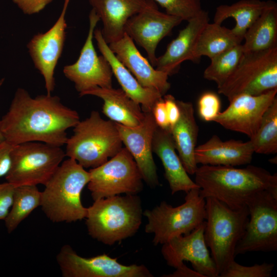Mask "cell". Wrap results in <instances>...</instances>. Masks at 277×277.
Returning a JSON list of instances; mask_svg holds the SVG:
<instances>
[{
  "label": "cell",
  "mask_w": 277,
  "mask_h": 277,
  "mask_svg": "<svg viewBox=\"0 0 277 277\" xmlns=\"http://www.w3.org/2000/svg\"><path fill=\"white\" fill-rule=\"evenodd\" d=\"M137 194L112 196L94 201L87 208L89 235L108 245L132 236L138 231L143 215Z\"/></svg>",
  "instance_id": "cell-3"
},
{
  "label": "cell",
  "mask_w": 277,
  "mask_h": 277,
  "mask_svg": "<svg viewBox=\"0 0 277 277\" xmlns=\"http://www.w3.org/2000/svg\"><path fill=\"white\" fill-rule=\"evenodd\" d=\"M73 128V134L65 144L66 156L84 168L100 166L123 148L115 122L102 118L97 111Z\"/></svg>",
  "instance_id": "cell-5"
},
{
  "label": "cell",
  "mask_w": 277,
  "mask_h": 277,
  "mask_svg": "<svg viewBox=\"0 0 277 277\" xmlns=\"http://www.w3.org/2000/svg\"><path fill=\"white\" fill-rule=\"evenodd\" d=\"M103 100V113L110 121L128 127L140 125L144 113L140 104L131 99L122 89L96 87L85 92Z\"/></svg>",
  "instance_id": "cell-26"
},
{
  "label": "cell",
  "mask_w": 277,
  "mask_h": 277,
  "mask_svg": "<svg viewBox=\"0 0 277 277\" xmlns=\"http://www.w3.org/2000/svg\"><path fill=\"white\" fill-rule=\"evenodd\" d=\"M242 43L244 53L277 46V5L268 1L260 15L246 32Z\"/></svg>",
  "instance_id": "cell-27"
},
{
  "label": "cell",
  "mask_w": 277,
  "mask_h": 277,
  "mask_svg": "<svg viewBox=\"0 0 277 277\" xmlns=\"http://www.w3.org/2000/svg\"><path fill=\"white\" fill-rule=\"evenodd\" d=\"M89 28L86 41L77 61L64 67L65 76L74 84L80 96L96 87H112V71L104 56H98L93 38L95 28L100 20L92 9L89 15Z\"/></svg>",
  "instance_id": "cell-12"
},
{
  "label": "cell",
  "mask_w": 277,
  "mask_h": 277,
  "mask_svg": "<svg viewBox=\"0 0 277 277\" xmlns=\"http://www.w3.org/2000/svg\"><path fill=\"white\" fill-rule=\"evenodd\" d=\"M205 221L189 234L174 237L163 244L162 255L167 264L176 268L189 262L203 277H217L215 264L204 239Z\"/></svg>",
  "instance_id": "cell-15"
},
{
  "label": "cell",
  "mask_w": 277,
  "mask_h": 277,
  "mask_svg": "<svg viewBox=\"0 0 277 277\" xmlns=\"http://www.w3.org/2000/svg\"><path fill=\"white\" fill-rule=\"evenodd\" d=\"M80 121L78 112L51 94L31 97L18 88L8 111L0 120V130L13 145L40 142L59 147L68 139L66 131Z\"/></svg>",
  "instance_id": "cell-1"
},
{
  "label": "cell",
  "mask_w": 277,
  "mask_h": 277,
  "mask_svg": "<svg viewBox=\"0 0 277 277\" xmlns=\"http://www.w3.org/2000/svg\"><path fill=\"white\" fill-rule=\"evenodd\" d=\"M149 0H89L100 20L105 41L109 44L121 38L125 26L132 16L142 11Z\"/></svg>",
  "instance_id": "cell-22"
},
{
  "label": "cell",
  "mask_w": 277,
  "mask_h": 277,
  "mask_svg": "<svg viewBox=\"0 0 277 277\" xmlns=\"http://www.w3.org/2000/svg\"><path fill=\"white\" fill-rule=\"evenodd\" d=\"M14 146L6 140L0 142V178L6 176L10 170Z\"/></svg>",
  "instance_id": "cell-37"
},
{
  "label": "cell",
  "mask_w": 277,
  "mask_h": 277,
  "mask_svg": "<svg viewBox=\"0 0 277 277\" xmlns=\"http://www.w3.org/2000/svg\"><path fill=\"white\" fill-rule=\"evenodd\" d=\"M165 8L166 13L188 21L203 10L201 0H152Z\"/></svg>",
  "instance_id": "cell-33"
},
{
  "label": "cell",
  "mask_w": 277,
  "mask_h": 277,
  "mask_svg": "<svg viewBox=\"0 0 277 277\" xmlns=\"http://www.w3.org/2000/svg\"><path fill=\"white\" fill-rule=\"evenodd\" d=\"M87 188L93 201L112 196L137 194L143 177L133 157L125 147L100 166L89 171Z\"/></svg>",
  "instance_id": "cell-11"
},
{
  "label": "cell",
  "mask_w": 277,
  "mask_h": 277,
  "mask_svg": "<svg viewBox=\"0 0 277 277\" xmlns=\"http://www.w3.org/2000/svg\"><path fill=\"white\" fill-rule=\"evenodd\" d=\"M243 54L241 44L212 57L204 72V77L220 87L235 70Z\"/></svg>",
  "instance_id": "cell-32"
},
{
  "label": "cell",
  "mask_w": 277,
  "mask_h": 277,
  "mask_svg": "<svg viewBox=\"0 0 277 277\" xmlns=\"http://www.w3.org/2000/svg\"><path fill=\"white\" fill-rule=\"evenodd\" d=\"M250 141L255 153L268 154L277 152V97L265 112Z\"/></svg>",
  "instance_id": "cell-31"
},
{
  "label": "cell",
  "mask_w": 277,
  "mask_h": 277,
  "mask_svg": "<svg viewBox=\"0 0 277 277\" xmlns=\"http://www.w3.org/2000/svg\"><path fill=\"white\" fill-rule=\"evenodd\" d=\"M175 150L170 131L157 127L153 137L152 151L162 162L172 194L199 188L189 177Z\"/></svg>",
  "instance_id": "cell-23"
},
{
  "label": "cell",
  "mask_w": 277,
  "mask_h": 277,
  "mask_svg": "<svg viewBox=\"0 0 277 277\" xmlns=\"http://www.w3.org/2000/svg\"><path fill=\"white\" fill-rule=\"evenodd\" d=\"M15 186L8 182L0 183V220H5L12 206Z\"/></svg>",
  "instance_id": "cell-36"
},
{
  "label": "cell",
  "mask_w": 277,
  "mask_h": 277,
  "mask_svg": "<svg viewBox=\"0 0 277 277\" xmlns=\"http://www.w3.org/2000/svg\"><path fill=\"white\" fill-rule=\"evenodd\" d=\"M180 115L170 128L176 150L188 174H194L198 167L195 159V150L199 132L193 105L189 102L176 100Z\"/></svg>",
  "instance_id": "cell-25"
},
{
  "label": "cell",
  "mask_w": 277,
  "mask_h": 277,
  "mask_svg": "<svg viewBox=\"0 0 277 277\" xmlns=\"http://www.w3.org/2000/svg\"><path fill=\"white\" fill-rule=\"evenodd\" d=\"M267 1L260 0H241L231 5H221L217 7L213 22L219 24L228 18L235 21V26L231 29L238 37L244 39L248 29L260 15Z\"/></svg>",
  "instance_id": "cell-29"
},
{
  "label": "cell",
  "mask_w": 277,
  "mask_h": 277,
  "mask_svg": "<svg viewBox=\"0 0 277 277\" xmlns=\"http://www.w3.org/2000/svg\"><path fill=\"white\" fill-rule=\"evenodd\" d=\"M254 153L250 140L223 141L213 135L196 147L195 159L197 164L234 167L250 164Z\"/></svg>",
  "instance_id": "cell-21"
},
{
  "label": "cell",
  "mask_w": 277,
  "mask_h": 277,
  "mask_svg": "<svg viewBox=\"0 0 277 277\" xmlns=\"http://www.w3.org/2000/svg\"><path fill=\"white\" fill-rule=\"evenodd\" d=\"M94 37L98 48L110 65L123 91L134 102L141 106L144 112H152L155 103L163 97L157 91L142 86L127 68L120 62L105 41L101 30L94 31Z\"/></svg>",
  "instance_id": "cell-24"
},
{
  "label": "cell",
  "mask_w": 277,
  "mask_h": 277,
  "mask_svg": "<svg viewBox=\"0 0 277 277\" xmlns=\"http://www.w3.org/2000/svg\"><path fill=\"white\" fill-rule=\"evenodd\" d=\"M144 113V118L137 126L115 123L123 144L133 157L143 181L154 188L160 185L152 155L153 137L157 126L152 112Z\"/></svg>",
  "instance_id": "cell-18"
},
{
  "label": "cell",
  "mask_w": 277,
  "mask_h": 277,
  "mask_svg": "<svg viewBox=\"0 0 277 277\" xmlns=\"http://www.w3.org/2000/svg\"><path fill=\"white\" fill-rule=\"evenodd\" d=\"M166 277H203L202 275L190 268L183 263L176 268V270L172 273L164 275Z\"/></svg>",
  "instance_id": "cell-41"
},
{
  "label": "cell",
  "mask_w": 277,
  "mask_h": 277,
  "mask_svg": "<svg viewBox=\"0 0 277 277\" xmlns=\"http://www.w3.org/2000/svg\"><path fill=\"white\" fill-rule=\"evenodd\" d=\"M209 20L208 12L203 10L187 21V26L180 31L177 37L168 45L165 53L157 57L155 69L170 76L179 71L183 62L192 61L198 37Z\"/></svg>",
  "instance_id": "cell-20"
},
{
  "label": "cell",
  "mask_w": 277,
  "mask_h": 277,
  "mask_svg": "<svg viewBox=\"0 0 277 277\" xmlns=\"http://www.w3.org/2000/svg\"><path fill=\"white\" fill-rule=\"evenodd\" d=\"M243 39L222 24L215 23L206 24L200 33L193 54V62L203 56L210 59L224 51L242 43Z\"/></svg>",
  "instance_id": "cell-28"
},
{
  "label": "cell",
  "mask_w": 277,
  "mask_h": 277,
  "mask_svg": "<svg viewBox=\"0 0 277 277\" xmlns=\"http://www.w3.org/2000/svg\"><path fill=\"white\" fill-rule=\"evenodd\" d=\"M63 277H153L144 265H125L106 254L91 258L79 255L69 245L56 256Z\"/></svg>",
  "instance_id": "cell-13"
},
{
  "label": "cell",
  "mask_w": 277,
  "mask_h": 277,
  "mask_svg": "<svg viewBox=\"0 0 277 277\" xmlns=\"http://www.w3.org/2000/svg\"><path fill=\"white\" fill-rule=\"evenodd\" d=\"M248 220L235 256L249 252L277 250V193L259 192L246 202Z\"/></svg>",
  "instance_id": "cell-10"
},
{
  "label": "cell",
  "mask_w": 277,
  "mask_h": 277,
  "mask_svg": "<svg viewBox=\"0 0 277 277\" xmlns=\"http://www.w3.org/2000/svg\"><path fill=\"white\" fill-rule=\"evenodd\" d=\"M200 195L214 198L232 209H238L255 193L268 190L277 193V174L253 165H202L195 174Z\"/></svg>",
  "instance_id": "cell-2"
},
{
  "label": "cell",
  "mask_w": 277,
  "mask_h": 277,
  "mask_svg": "<svg viewBox=\"0 0 277 277\" xmlns=\"http://www.w3.org/2000/svg\"><path fill=\"white\" fill-rule=\"evenodd\" d=\"M270 162L271 163H273V164H275V163L276 164V162H275V158H274V157L273 158V159H271L270 160Z\"/></svg>",
  "instance_id": "cell-43"
},
{
  "label": "cell",
  "mask_w": 277,
  "mask_h": 277,
  "mask_svg": "<svg viewBox=\"0 0 277 277\" xmlns=\"http://www.w3.org/2000/svg\"><path fill=\"white\" fill-rule=\"evenodd\" d=\"M25 14L37 13L43 10L52 0H12Z\"/></svg>",
  "instance_id": "cell-38"
},
{
  "label": "cell",
  "mask_w": 277,
  "mask_h": 277,
  "mask_svg": "<svg viewBox=\"0 0 277 277\" xmlns=\"http://www.w3.org/2000/svg\"><path fill=\"white\" fill-rule=\"evenodd\" d=\"M185 202L175 207L162 201L143 215L148 223L145 231L153 234L154 245H163L172 238L189 234L205 221V199L200 195V188L187 192Z\"/></svg>",
  "instance_id": "cell-7"
},
{
  "label": "cell",
  "mask_w": 277,
  "mask_h": 277,
  "mask_svg": "<svg viewBox=\"0 0 277 277\" xmlns=\"http://www.w3.org/2000/svg\"><path fill=\"white\" fill-rule=\"evenodd\" d=\"M274 265L263 263L250 266L242 265L234 260L222 272L220 277H270Z\"/></svg>",
  "instance_id": "cell-34"
},
{
  "label": "cell",
  "mask_w": 277,
  "mask_h": 277,
  "mask_svg": "<svg viewBox=\"0 0 277 277\" xmlns=\"http://www.w3.org/2000/svg\"><path fill=\"white\" fill-rule=\"evenodd\" d=\"M4 82V78H2L1 80H0V87L2 86V85H3V83ZM5 140V138L0 130V142L3 141Z\"/></svg>",
  "instance_id": "cell-42"
},
{
  "label": "cell",
  "mask_w": 277,
  "mask_h": 277,
  "mask_svg": "<svg viewBox=\"0 0 277 277\" xmlns=\"http://www.w3.org/2000/svg\"><path fill=\"white\" fill-rule=\"evenodd\" d=\"M277 88V46L244 53L237 67L219 87L229 101L241 94L259 95Z\"/></svg>",
  "instance_id": "cell-8"
},
{
  "label": "cell",
  "mask_w": 277,
  "mask_h": 277,
  "mask_svg": "<svg viewBox=\"0 0 277 277\" xmlns=\"http://www.w3.org/2000/svg\"><path fill=\"white\" fill-rule=\"evenodd\" d=\"M204 239L219 275L234 260L235 250L248 220L247 206L232 209L213 197L205 198Z\"/></svg>",
  "instance_id": "cell-6"
},
{
  "label": "cell",
  "mask_w": 277,
  "mask_h": 277,
  "mask_svg": "<svg viewBox=\"0 0 277 277\" xmlns=\"http://www.w3.org/2000/svg\"><path fill=\"white\" fill-rule=\"evenodd\" d=\"M167 113L170 128L179 120L180 115L179 107L176 100L171 94H165L163 96Z\"/></svg>",
  "instance_id": "cell-40"
},
{
  "label": "cell",
  "mask_w": 277,
  "mask_h": 277,
  "mask_svg": "<svg viewBox=\"0 0 277 277\" xmlns=\"http://www.w3.org/2000/svg\"><path fill=\"white\" fill-rule=\"evenodd\" d=\"M90 180L89 171L74 160H64L44 185L42 210L53 223H72L85 219L87 208L81 194Z\"/></svg>",
  "instance_id": "cell-4"
},
{
  "label": "cell",
  "mask_w": 277,
  "mask_h": 277,
  "mask_svg": "<svg viewBox=\"0 0 277 277\" xmlns=\"http://www.w3.org/2000/svg\"><path fill=\"white\" fill-rule=\"evenodd\" d=\"M12 164L5 176L15 186L45 185L66 156L59 147L40 142H28L14 146Z\"/></svg>",
  "instance_id": "cell-9"
},
{
  "label": "cell",
  "mask_w": 277,
  "mask_h": 277,
  "mask_svg": "<svg viewBox=\"0 0 277 277\" xmlns=\"http://www.w3.org/2000/svg\"><path fill=\"white\" fill-rule=\"evenodd\" d=\"M108 45L117 58L142 86L156 90L163 96L166 94L171 86L169 75L154 68L126 33L119 40Z\"/></svg>",
  "instance_id": "cell-19"
},
{
  "label": "cell",
  "mask_w": 277,
  "mask_h": 277,
  "mask_svg": "<svg viewBox=\"0 0 277 277\" xmlns=\"http://www.w3.org/2000/svg\"><path fill=\"white\" fill-rule=\"evenodd\" d=\"M70 0H65L56 22L45 33L34 35L27 45L35 67L44 78L48 94L55 87L54 70L63 52L66 38L65 14Z\"/></svg>",
  "instance_id": "cell-16"
},
{
  "label": "cell",
  "mask_w": 277,
  "mask_h": 277,
  "mask_svg": "<svg viewBox=\"0 0 277 277\" xmlns=\"http://www.w3.org/2000/svg\"><path fill=\"white\" fill-rule=\"evenodd\" d=\"M152 113L157 127L170 131V126L163 97L155 103L152 108Z\"/></svg>",
  "instance_id": "cell-39"
},
{
  "label": "cell",
  "mask_w": 277,
  "mask_h": 277,
  "mask_svg": "<svg viewBox=\"0 0 277 277\" xmlns=\"http://www.w3.org/2000/svg\"><path fill=\"white\" fill-rule=\"evenodd\" d=\"M183 21L179 17L159 10L157 5L149 0L142 11L130 17L125 26V33L146 51L153 67L157 57L159 42Z\"/></svg>",
  "instance_id": "cell-14"
},
{
  "label": "cell",
  "mask_w": 277,
  "mask_h": 277,
  "mask_svg": "<svg viewBox=\"0 0 277 277\" xmlns=\"http://www.w3.org/2000/svg\"><path fill=\"white\" fill-rule=\"evenodd\" d=\"M42 202V191L36 185L15 186L12 206L5 219L8 233L13 231L19 224L38 206Z\"/></svg>",
  "instance_id": "cell-30"
},
{
  "label": "cell",
  "mask_w": 277,
  "mask_h": 277,
  "mask_svg": "<svg viewBox=\"0 0 277 277\" xmlns=\"http://www.w3.org/2000/svg\"><path fill=\"white\" fill-rule=\"evenodd\" d=\"M197 105L200 116L206 122L213 121L221 112L220 99L214 92H206L202 94Z\"/></svg>",
  "instance_id": "cell-35"
},
{
  "label": "cell",
  "mask_w": 277,
  "mask_h": 277,
  "mask_svg": "<svg viewBox=\"0 0 277 277\" xmlns=\"http://www.w3.org/2000/svg\"><path fill=\"white\" fill-rule=\"evenodd\" d=\"M277 88L259 95L241 94L229 101L228 107L214 119L225 128L250 138L256 133L267 108L276 96Z\"/></svg>",
  "instance_id": "cell-17"
}]
</instances>
